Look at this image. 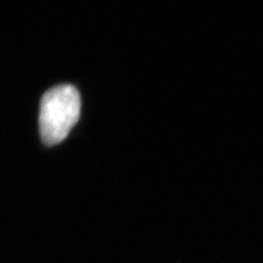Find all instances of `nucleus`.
Returning <instances> with one entry per match:
<instances>
[{"label": "nucleus", "instance_id": "nucleus-1", "mask_svg": "<svg viewBox=\"0 0 263 263\" xmlns=\"http://www.w3.org/2000/svg\"><path fill=\"white\" fill-rule=\"evenodd\" d=\"M80 109V95L73 86H57L45 92L40 110V133L43 143L47 146L62 143L78 122Z\"/></svg>", "mask_w": 263, "mask_h": 263}]
</instances>
